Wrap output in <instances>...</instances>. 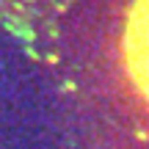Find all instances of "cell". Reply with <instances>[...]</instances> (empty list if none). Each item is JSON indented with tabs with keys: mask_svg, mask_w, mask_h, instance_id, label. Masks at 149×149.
<instances>
[{
	"mask_svg": "<svg viewBox=\"0 0 149 149\" xmlns=\"http://www.w3.org/2000/svg\"><path fill=\"white\" fill-rule=\"evenodd\" d=\"M124 66L135 88L149 100V0H135L124 28Z\"/></svg>",
	"mask_w": 149,
	"mask_h": 149,
	"instance_id": "6da1fadb",
	"label": "cell"
}]
</instances>
